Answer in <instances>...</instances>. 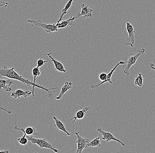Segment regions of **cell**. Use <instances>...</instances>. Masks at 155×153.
I'll return each instance as SVG.
<instances>
[{
    "instance_id": "1",
    "label": "cell",
    "mask_w": 155,
    "mask_h": 153,
    "mask_svg": "<svg viewBox=\"0 0 155 153\" xmlns=\"http://www.w3.org/2000/svg\"><path fill=\"white\" fill-rule=\"evenodd\" d=\"M0 75H1V77H5L12 79H15L20 81L23 84H26L31 89L32 95L34 98H35V87L41 89L42 91H46L48 93L47 96L51 100L53 99L54 97V95L52 93V92L50 91L52 90H56V89L60 90L58 88L48 89L43 87L41 84H37V83L35 84L33 82H32L28 79L24 78L22 75H20L17 72V70L15 69L14 67L8 68L5 66L0 70Z\"/></svg>"
},
{
    "instance_id": "2",
    "label": "cell",
    "mask_w": 155,
    "mask_h": 153,
    "mask_svg": "<svg viewBox=\"0 0 155 153\" xmlns=\"http://www.w3.org/2000/svg\"><path fill=\"white\" fill-rule=\"evenodd\" d=\"M145 51V49L144 48H142L137 50V54L134 55H133L132 54H130L128 58L127 61V64L123 65V67L124 68V72L127 75H130V68L135 64L140 55H143Z\"/></svg>"
},
{
    "instance_id": "3",
    "label": "cell",
    "mask_w": 155,
    "mask_h": 153,
    "mask_svg": "<svg viewBox=\"0 0 155 153\" xmlns=\"http://www.w3.org/2000/svg\"><path fill=\"white\" fill-rule=\"evenodd\" d=\"M26 135L29 141H31L33 144H37L40 148H46L53 150L55 153L59 152L58 149L54 148L53 145L45 138H35L32 137L31 135H27L26 134Z\"/></svg>"
},
{
    "instance_id": "4",
    "label": "cell",
    "mask_w": 155,
    "mask_h": 153,
    "mask_svg": "<svg viewBox=\"0 0 155 153\" xmlns=\"http://www.w3.org/2000/svg\"><path fill=\"white\" fill-rule=\"evenodd\" d=\"M28 22L30 24L40 27L48 33H52L54 32H58L59 29L57 24H46L43 23L41 20H34L32 19L28 20Z\"/></svg>"
},
{
    "instance_id": "5",
    "label": "cell",
    "mask_w": 155,
    "mask_h": 153,
    "mask_svg": "<svg viewBox=\"0 0 155 153\" xmlns=\"http://www.w3.org/2000/svg\"><path fill=\"white\" fill-rule=\"evenodd\" d=\"M126 30H127L129 37L127 38L126 45H129L130 47H134V42H135V35L136 31L134 29V26L131 24L127 20L126 22Z\"/></svg>"
},
{
    "instance_id": "6",
    "label": "cell",
    "mask_w": 155,
    "mask_h": 153,
    "mask_svg": "<svg viewBox=\"0 0 155 153\" xmlns=\"http://www.w3.org/2000/svg\"><path fill=\"white\" fill-rule=\"evenodd\" d=\"M97 131L99 132L100 135L102 136V139L103 140H105L107 142H109V141H111V140H113V141H116L118 143H120L123 146H126L125 143L122 142L121 140H119L110 132L103 130L101 128H97Z\"/></svg>"
},
{
    "instance_id": "7",
    "label": "cell",
    "mask_w": 155,
    "mask_h": 153,
    "mask_svg": "<svg viewBox=\"0 0 155 153\" xmlns=\"http://www.w3.org/2000/svg\"><path fill=\"white\" fill-rule=\"evenodd\" d=\"M81 133V131L79 132H76L75 134L77 136V141L75 143L77 144V151L76 153H81L84 149L87 148V143L90 142V140L88 138H83L79 134Z\"/></svg>"
},
{
    "instance_id": "8",
    "label": "cell",
    "mask_w": 155,
    "mask_h": 153,
    "mask_svg": "<svg viewBox=\"0 0 155 153\" xmlns=\"http://www.w3.org/2000/svg\"><path fill=\"white\" fill-rule=\"evenodd\" d=\"M125 63L124 62V61H120L117 65L112 68V69L111 70L110 72H109V73H108V74H107V77L106 79L105 80H104V81H102L101 83H100V84H97V85H92L91 86V88L92 89V91H91V94L92 93H93V90H94V89L96 88H97V87H99L100 86L102 85V84H104V83H106L107 82H108L109 84H112L113 83H112V81H111V77H112V75H113V73H114V72L115 71L117 68L119 66V65H125Z\"/></svg>"
},
{
    "instance_id": "9",
    "label": "cell",
    "mask_w": 155,
    "mask_h": 153,
    "mask_svg": "<svg viewBox=\"0 0 155 153\" xmlns=\"http://www.w3.org/2000/svg\"><path fill=\"white\" fill-rule=\"evenodd\" d=\"M81 12L78 13L77 15L75 16L76 19L80 16H82L85 18H91L92 17L93 10L88 5L82 4L81 5Z\"/></svg>"
},
{
    "instance_id": "10",
    "label": "cell",
    "mask_w": 155,
    "mask_h": 153,
    "mask_svg": "<svg viewBox=\"0 0 155 153\" xmlns=\"http://www.w3.org/2000/svg\"><path fill=\"white\" fill-rule=\"evenodd\" d=\"M75 19V16H71L67 20H62L60 22H57L58 28H64L68 26H75L76 25Z\"/></svg>"
},
{
    "instance_id": "11",
    "label": "cell",
    "mask_w": 155,
    "mask_h": 153,
    "mask_svg": "<svg viewBox=\"0 0 155 153\" xmlns=\"http://www.w3.org/2000/svg\"><path fill=\"white\" fill-rule=\"evenodd\" d=\"M31 95H32V91H25L22 89H19L12 92L11 95V97L14 98L19 99L21 97L27 98Z\"/></svg>"
},
{
    "instance_id": "12",
    "label": "cell",
    "mask_w": 155,
    "mask_h": 153,
    "mask_svg": "<svg viewBox=\"0 0 155 153\" xmlns=\"http://www.w3.org/2000/svg\"><path fill=\"white\" fill-rule=\"evenodd\" d=\"M52 52H50L47 54V55L49 57V58L52 60V62L54 64L55 70L61 72H64V73L66 72L67 70L66 69L64 65L61 62L53 58L52 56Z\"/></svg>"
},
{
    "instance_id": "13",
    "label": "cell",
    "mask_w": 155,
    "mask_h": 153,
    "mask_svg": "<svg viewBox=\"0 0 155 153\" xmlns=\"http://www.w3.org/2000/svg\"><path fill=\"white\" fill-rule=\"evenodd\" d=\"M53 119H54L55 122L54 126L57 129L60 130L62 131L63 132H65L66 133L65 136H70L71 134L68 131L67 128L65 125L64 124L61 120L58 119L57 117H55V116L53 117Z\"/></svg>"
},
{
    "instance_id": "14",
    "label": "cell",
    "mask_w": 155,
    "mask_h": 153,
    "mask_svg": "<svg viewBox=\"0 0 155 153\" xmlns=\"http://www.w3.org/2000/svg\"><path fill=\"white\" fill-rule=\"evenodd\" d=\"M89 109H90L89 107H84L82 109L78 111L76 114H75V116L70 120V121H71L72 120H74L72 124H73L76 121V120H79V125H80V128H81V120L85 117L87 111L89 110Z\"/></svg>"
},
{
    "instance_id": "15",
    "label": "cell",
    "mask_w": 155,
    "mask_h": 153,
    "mask_svg": "<svg viewBox=\"0 0 155 153\" xmlns=\"http://www.w3.org/2000/svg\"><path fill=\"white\" fill-rule=\"evenodd\" d=\"M13 84V79L7 78L5 79H0V89H3L6 92H10L12 91L10 86Z\"/></svg>"
},
{
    "instance_id": "16",
    "label": "cell",
    "mask_w": 155,
    "mask_h": 153,
    "mask_svg": "<svg viewBox=\"0 0 155 153\" xmlns=\"http://www.w3.org/2000/svg\"><path fill=\"white\" fill-rule=\"evenodd\" d=\"M15 126L14 129L16 130L21 131L23 133L26 134L27 135H35L38 136V133L37 132L36 130L34 127V126H32L27 127L25 128H19L16 125V122H15Z\"/></svg>"
},
{
    "instance_id": "17",
    "label": "cell",
    "mask_w": 155,
    "mask_h": 153,
    "mask_svg": "<svg viewBox=\"0 0 155 153\" xmlns=\"http://www.w3.org/2000/svg\"><path fill=\"white\" fill-rule=\"evenodd\" d=\"M72 87L73 84L72 82H65L62 88L61 89V91H60V93L59 95L56 97V99L60 100V99L61 98L65 93H66L68 91L72 88Z\"/></svg>"
},
{
    "instance_id": "18",
    "label": "cell",
    "mask_w": 155,
    "mask_h": 153,
    "mask_svg": "<svg viewBox=\"0 0 155 153\" xmlns=\"http://www.w3.org/2000/svg\"><path fill=\"white\" fill-rule=\"evenodd\" d=\"M73 1L74 0H69V1H68V2L65 5V6L64 7V8H63L62 10L61 14V15H60V18H59V20H58V22H60V21L63 20V18L64 15H66V14L67 13L69 9L71 7Z\"/></svg>"
},
{
    "instance_id": "19",
    "label": "cell",
    "mask_w": 155,
    "mask_h": 153,
    "mask_svg": "<svg viewBox=\"0 0 155 153\" xmlns=\"http://www.w3.org/2000/svg\"><path fill=\"white\" fill-rule=\"evenodd\" d=\"M90 147H99V148L101 147L100 137H97L87 143V148H90Z\"/></svg>"
},
{
    "instance_id": "20",
    "label": "cell",
    "mask_w": 155,
    "mask_h": 153,
    "mask_svg": "<svg viewBox=\"0 0 155 153\" xmlns=\"http://www.w3.org/2000/svg\"><path fill=\"white\" fill-rule=\"evenodd\" d=\"M134 84L135 85L138 86V87H142L143 84V78L142 74L138 73V72H137L136 74Z\"/></svg>"
},
{
    "instance_id": "21",
    "label": "cell",
    "mask_w": 155,
    "mask_h": 153,
    "mask_svg": "<svg viewBox=\"0 0 155 153\" xmlns=\"http://www.w3.org/2000/svg\"><path fill=\"white\" fill-rule=\"evenodd\" d=\"M31 65L33 67V68L32 69V73L33 75L34 76L33 82L35 84H36V80L37 77L41 75L40 69V68L38 67L34 66L32 64H31Z\"/></svg>"
},
{
    "instance_id": "22",
    "label": "cell",
    "mask_w": 155,
    "mask_h": 153,
    "mask_svg": "<svg viewBox=\"0 0 155 153\" xmlns=\"http://www.w3.org/2000/svg\"><path fill=\"white\" fill-rule=\"evenodd\" d=\"M17 140L19 142V143H18L17 146L19 145V144H21V145H24L25 147H27V144L29 140L27 137H26V135L25 133H24V135L23 136L18 138Z\"/></svg>"
},
{
    "instance_id": "23",
    "label": "cell",
    "mask_w": 155,
    "mask_h": 153,
    "mask_svg": "<svg viewBox=\"0 0 155 153\" xmlns=\"http://www.w3.org/2000/svg\"><path fill=\"white\" fill-rule=\"evenodd\" d=\"M49 62H52V60L51 59L50 60H45L42 58H40L37 61V67L39 68L43 66L45 64Z\"/></svg>"
},
{
    "instance_id": "24",
    "label": "cell",
    "mask_w": 155,
    "mask_h": 153,
    "mask_svg": "<svg viewBox=\"0 0 155 153\" xmlns=\"http://www.w3.org/2000/svg\"><path fill=\"white\" fill-rule=\"evenodd\" d=\"M107 75L106 73H102L99 76V78L100 80H101V81H104L106 79Z\"/></svg>"
},
{
    "instance_id": "25",
    "label": "cell",
    "mask_w": 155,
    "mask_h": 153,
    "mask_svg": "<svg viewBox=\"0 0 155 153\" xmlns=\"http://www.w3.org/2000/svg\"><path fill=\"white\" fill-rule=\"evenodd\" d=\"M149 67H150V68L153 70L155 71V66L154 64L152 62L150 63V64H149Z\"/></svg>"
},
{
    "instance_id": "26",
    "label": "cell",
    "mask_w": 155,
    "mask_h": 153,
    "mask_svg": "<svg viewBox=\"0 0 155 153\" xmlns=\"http://www.w3.org/2000/svg\"><path fill=\"white\" fill-rule=\"evenodd\" d=\"M9 152V151L8 150H4L0 151V153H8Z\"/></svg>"
},
{
    "instance_id": "27",
    "label": "cell",
    "mask_w": 155,
    "mask_h": 153,
    "mask_svg": "<svg viewBox=\"0 0 155 153\" xmlns=\"http://www.w3.org/2000/svg\"><path fill=\"white\" fill-rule=\"evenodd\" d=\"M154 82H155V81H154Z\"/></svg>"
}]
</instances>
